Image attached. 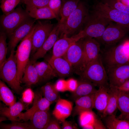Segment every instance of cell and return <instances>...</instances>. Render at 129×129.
I'll use <instances>...</instances> for the list:
<instances>
[{"label": "cell", "mask_w": 129, "mask_h": 129, "mask_svg": "<svg viewBox=\"0 0 129 129\" xmlns=\"http://www.w3.org/2000/svg\"><path fill=\"white\" fill-rule=\"evenodd\" d=\"M81 79L89 81L95 86H108L107 73L100 54L79 74Z\"/></svg>", "instance_id": "obj_1"}, {"label": "cell", "mask_w": 129, "mask_h": 129, "mask_svg": "<svg viewBox=\"0 0 129 129\" xmlns=\"http://www.w3.org/2000/svg\"><path fill=\"white\" fill-rule=\"evenodd\" d=\"M90 16L88 8L80 2L75 10L67 19L61 32L64 37L73 34L85 25Z\"/></svg>", "instance_id": "obj_2"}, {"label": "cell", "mask_w": 129, "mask_h": 129, "mask_svg": "<svg viewBox=\"0 0 129 129\" xmlns=\"http://www.w3.org/2000/svg\"><path fill=\"white\" fill-rule=\"evenodd\" d=\"M111 22L108 19L92 12L83 29L77 34L80 39L87 37L98 39L102 36Z\"/></svg>", "instance_id": "obj_3"}, {"label": "cell", "mask_w": 129, "mask_h": 129, "mask_svg": "<svg viewBox=\"0 0 129 129\" xmlns=\"http://www.w3.org/2000/svg\"><path fill=\"white\" fill-rule=\"evenodd\" d=\"M14 49L11 51L8 58L0 69V77L15 92L19 94L22 90L17 79V69Z\"/></svg>", "instance_id": "obj_4"}, {"label": "cell", "mask_w": 129, "mask_h": 129, "mask_svg": "<svg viewBox=\"0 0 129 129\" xmlns=\"http://www.w3.org/2000/svg\"><path fill=\"white\" fill-rule=\"evenodd\" d=\"M35 28V25L30 32L21 41L15 53L17 69V79L20 83L25 68L30 60L32 49V38Z\"/></svg>", "instance_id": "obj_5"}, {"label": "cell", "mask_w": 129, "mask_h": 129, "mask_svg": "<svg viewBox=\"0 0 129 129\" xmlns=\"http://www.w3.org/2000/svg\"><path fill=\"white\" fill-rule=\"evenodd\" d=\"M92 12L119 24L129 30V14L112 8L102 2L96 4Z\"/></svg>", "instance_id": "obj_6"}, {"label": "cell", "mask_w": 129, "mask_h": 129, "mask_svg": "<svg viewBox=\"0 0 129 129\" xmlns=\"http://www.w3.org/2000/svg\"><path fill=\"white\" fill-rule=\"evenodd\" d=\"M30 17L26 11L19 7L7 15H3L0 18L1 26L8 35L13 32Z\"/></svg>", "instance_id": "obj_7"}, {"label": "cell", "mask_w": 129, "mask_h": 129, "mask_svg": "<svg viewBox=\"0 0 129 129\" xmlns=\"http://www.w3.org/2000/svg\"><path fill=\"white\" fill-rule=\"evenodd\" d=\"M83 45L82 59L79 65L75 70V72L78 75L97 57L100 50L99 43L93 38H84Z\"/></svg>", "instance_id": "obj_8"}, {"label": "cell", "mask_w": 129, "mask_h": 129, "mask_svg": "<svg viewBox=\"0 0 129 129\" xmlns=\"http://www.w3.org/2000/svg\"><path fill=\"white\" fill-rule=\"evenodd\" d=\"M129 30L122 26L111 22L102 36L97 39L107 45L114 44L124 37Z\"/></svg>", "instance_id": "obj_9"}, {"label": "cell", "mask_w": 129, "mask_h": 129, "mask_svg": "<svg viewBox=\"0 0 129 129\" xmlns=\"http://www.w3.org/2000/svg\"><path fill=\"white\" fill-rule=\"evenodd\" d=\"M104 59L107 67L129 63V53L124 49L123 42L108 49Z\"/></svg>", "instance_id": "obj_10"}, {"label": "cell", "mask_w": 129, "mask_h": 129, "mask_svg": "<svg viewBox=\"0 0 129 129\" xmlns=\"http://www.w3.org/2000/svg\"><path fill=\"white\" fill-rule=\"evenodd\" d=\"M54 27L50 23L38 21L35 25L32 38V49L33 54L43 45L49 36Z\"/></svg>", "instance_id": "obj_11"}, {"label": "cell", "mask_w": 129, "mask_h": 129, "mask_svg": "<svg viewBox=\"0 0 129 129\" xmlns=\"http://www.w3.org/2000/svg\"><path fill=\"white\" fill-rule=\"evenodd\" d=\"M109 85L118 88L129 79V63L108 67Z\"/></svg>", "instance_id": "obj_12"}, {"label": "cell", "mask_w": 129, "mask_h": 129, "mask_svg": "<svg viewBox=\"0 0 129 129\" xmlns=\"http://www.w3.org/2000/svg\"><path fill=\"white\" fill-rule=\"evenodd\" d=\"M42 92L35 93L32 106L24 113H21L18 117V120L26 121L31 119L34 114L39 111H48L52 103L44 97Z\"/></svg>", "instance_id": "obj_13"}, {"label": "cell", "mask_w": 129, "mask_h": 129, "mask_svg": "<svg viewBox=\"0 0 129 129\" xmlns=\"http://www.w3.org/2000/svg\"><path fill=\"white\" fill-rule=\"evenodd\" d=\"M35 21L29 19L26 21L10 34L8 48L11 51L14 49L18 43L22 41L31 31Z\"/></svg>", "instance_id": "obj_14"}, {"label": "cell", "mask_w": 129, "mask_h": 129, "mask_svg": "<svg viewBox=\"0 0 129 129\" xmlns=\"http://www.w3.org/2000/svg\"><path fill=\"white\" fill-rule=\"evenodd\" d=\"M82 39L72 44L62 56L75 70L80 64L83 56V39Z\"/></svg>", "instance_id": "obj_15"}, {"label": "cell", "mask_w": 129, "mask_h": 129, "mask_svg": "<svg viewBox=\"0 0 129 129\" xmlns=\"http://www.w3.org/2000/svg\"><path fill=\"white\" fill-rule=\"evenodd\" d=\"M61 30L59 23L54 27L49 36L42 46L33 54L31 60L36 61L44 56L46 53L53 47L55 42L58 39Z\"/></svg>", "instance_id": "obj_16"}, {"label": "cell", "mask_w": 129, "mask_h": 129, "mask_svg": "<svg viewBox=\"0 0 129 129\" xmlns=\"http://www.w3.org/2000/svg\"><path fill=\"white\" fill-rule=\"evenodd\" d=\"M47 61L55 70L58 76L60 77L69 76L72 72V67L63 57H54L52 56Z\"/></svg>", "instance_id": "obj_17"}, {"label": "cell", "mask_w": 129, "mask_h": 129, "mask_svg": "<svg viewBox=\"0 0 129 129\" xmlns=\"http://www.w3.org/2000/svg\"><path fill=\"white\" fill-rule=\"evenodd\" d=\"M73 108L71 102L60 98L56 102L52 114L55 118L62 122L71 115Z\"/></svg>", "instance_id": "obj_18"}, {"label": "cell", "mask_w": 129, "mask_h": 129, "mask_svg": "<svg viewBox=\"0 0 129 129\" xmlns=\"http://www.w3.org/2000/svg\"><path fill=\"white\" fill-rule=\"evenodd\" d=\"M109 86H99L94 95L93 108L102 114L105 110L108 103Z\"/></svg>", "instance_id": "obj_19"}, {"label": "cell", "mask_w": 129, "mask_h": 129, "mask_svg": "<svg viewBox=\"0 0 129 129\" xmlns=\"http://www.w3.org/2000/svg\"><path fill=\"white\" fill-rule=\"evenodd\" d=\"M79 40L76 35L70 37H64L58 39L53 47L52 56L54 57H62L70 47Z\"/></svg>", "instance_id": "obj_20"}, {"label": "cell", "mask_w": 129, "mask_h": 129, "mask_svg": "<svg viewBox=\"0 0 129 129\" xmlns=\"http://www.w3.org/2000/svg\"><path fill=\"white\" fill-rule=\"evenodd\" d=\"M33 63L38 75L39 81H47L58 76L47 61L36 62L34 61Z\"/></svg>", "instance_id": "obj_21"}, {"label": "cell", "mask_w": 129, "mask_h": 129, "mask_svg": "<svg viewBox=\"0 0 129 129\" xmlns=\"http://www.w3.org/2000/svg\"><path fill=\"white\" fill-rule=\"evenodd\" d=\"M94 93L81 97L75 101V105L72 113L73 116L79 115L83 111H92L93 108V99Z\"/></svg>", "instance_id": "obj_22"}, {"label": "cell", "mask_w": 129, "mask_h": 129, "mask_svg": "<svg viewBox=\"0 0 129 129\" xmlns=\"http://www.w3.org/2000/svg\"><path fill=\"white\" fill-rule=\"evenodd\" d=\"M33 62L34 61L30 60L25 68L21 81V82L28 86L39 81L38 75Z\"/></svg>", "instance_id": "obj_23"}, {"label": "cell", "mask_w": 129, "mask_h": 129, "mask_svg": "<svg viewBox=\"0 0 129 129\" xmlns=\"http://www.w3.org/2000/svg\"><path fill=\"white\" fill-rule=\"evenodd\" d=\"M24 108L23 103L21 102H18L9 107L1 108H0V114L11 121H19V116Z\"/></svg>", "instance_id": "obj_24"}, {"label": "cell", "mask_w": 129, "mask_h": 129, "mask_svg": "<svg viewBox=\"0 0 129 129\" xmlns=\"http://www.w3.org/2000/svg\"><path fill=\"white\" fill-rule=\"evenodd\" d=\"M95 86L91 82L81 79L78 81V85L76 90L72 93V98L75 101L81 97L94 94L97 90Z\"/></svg>", "instance_id": "obj_25"}, {"label": "cell", "mask_w": 129, "mask_h": 129, "mask_svg": "<svg viewBox=\"0 0 129 129\" xmlns=\"http://www.w3.org/2000/svg\"><path fill=\"white\" fill-rule=\"evenodd\" d=\"M118 91L117 87L109 85L108 89V103L106 108L102 114L103 117L113 114L117 109Z\"/></svg>", "instance_id": "obj_26"}, {"label": "cell", "mask_w": 129, "mask_h": 129, "mask_svg": "<svg viewBox=\"0 0 129 129\" xmlns=\"http://www.w3.org/2000/svg\"><path fill=\"white\" fill-rule=\"evenodd\" d=\"M80 2V0H67L62 4L59 12L61 18L59 22L61 31L68 18L76 9Z\"/></svg>", "instance_id": "obj_27"}, {"label": "cell", "mask_w": 129, "mask_h": 129, "mask_svg": "<svg viewBox=\"0 0 129 129\" xmlns=\"http://www.w3.org/2000/svg\"><path fill=\"white\" fill-rule=\"evenodd\" d=\"M51 118L48 111H39L30 119V123L33 129H44Z\"/></svg>", "instance_id": "obj_28"}, {"label": "cell", "mask_w": 129, "mask_h": 129, "mask_svg": "<svg viewBox=\"0 0 129 129\" xmlns=\"http://www.w3.org/2000/svg\"><path fill=\"white\" fill-rule=\"evenodd\" d=\"M104 118L107 129H129V121L116 118L113 113Z\"/></svg>", "instance_id": "obj_29"}, {"label": "cell", "mask_w": 129, "mask_h": 129, "mask_svg": "<svg viewBox=\"0 0 129 129\" xmlns=\"http://www.w3.org/2000/svg\"><path fill=\"white\" fill-rule=\"evenodd\" d=\"M117 108L121 113L118 118L122 119L125 116L129 114V91L119 90Z\"/></svg>", "instance_id": "obj_30"}, {"label": "cell", "mask_w": 129, "mask_h": 129, "mask_svg": "<svg viewBox=\"0 0 129 129\" xmlns=\"http://www.w3.org/2000/svg\"><path fill=\"white\" fill-rule=\"evenodd\" d=\"M30 17L35 20L41 19H51L57 16L48 7L33 8L27 12Z\"/></svg>", "instance_id": "obj_31"}, {"label": "cell", "mask_w": 129, "mask_h": 129, "mask_svg": "<svg viewBox=\"0 0 129 129\" xmlns=\"http://www.w3.org/2000/svg\"><path fill=\"white\" fill-rule=\"evenodd\" d=\"M0 98L6 105L11 106L16 102V98L10 89L5 83L0 81Z\"/></svg>", "instance_id": "obj_32"}, {"label": "cell", "mask_w": 129, "mask_h": 129, "mask_svg": "<svg viewBox=\"0 0 129 129\" xmlns=\"http://www.w3.org/2000/svg\"><path fill=\"white\" fill-rule=\"evenodd\" d=\"M41 90L44 97L52 103L60 98L59 92L55 89L54 85L50 83L43 86Z\"/></svg>", "instance_id": "obj_33"}, {"label": "cell", "mask_w": 129, "mask_h": 129, "mask_svg": "<svg viewBox=\"0 0 129 129\" xmlns=\"http://www.w3.org/2000/svg\"><path fill=\"white\" fill-rule=\"evenodd\" d=\"M6 34L1 32L0 34V69L6 61L8 47L6 42Z\"/></svg>", "instance_id": "obj_34"}, {"label": "cell", "mask_w": 129, "mask_h": 129, "mask_svg": "<svg viewBox=\"0 0 129 129\" xmlns=\"http://www.w3.org/2000/svg\"><path fill=\"white\" fill-rule=\"evenodd\" d=\"M79 115V123L82 127L87 124L93 125L97 117L92 111H83Z\"/></svg>", "instance_id": "obj_35"}, {"label": "cell", "mask_w": 129, "mask_h": 129, "mask_svg": "<svg viewBox=\"0 0 129 129\" xmlns=\"http://www.w3.org/2000/svg\"><path fill=\"white\" fill-rule=\"evenodd\" d=\"M21 0H2L0 7L4 15H7L15 10Z\"/></svg>", "instance_id": "obj_36"}, {"label": "cell", "mask_w": 129, "mask_h": 129, "mask_svg": "<svg viewBox=\"0 0 129 129\" xmlns=\"http://www.w3.org/2000/svg\"><path fill=\"white\" fill-rule=\"evenodd\" d=\"M49 0H29L25 4L27 12L35 8H40L48 6Z\"/></svg>", "instance_id": "obj_37"}, {"label": "cell", "mask_w": 129, "mask_h": 129, "mask_svg": "<svg viewBox=\"0 0 129 129\" xmlns=\"http://www.w3.org/2000/svg\"><path fill=\"white\" fill-rule=\"evenodd\" d=\"M0 128L4 129H33L31 123H27L13 122L11 124H1Z\"/></svg>", "instance_id": "obj_38"}, {"label": "cell", "mask_w": 129, "mask_h": 129, "mask_svg": "<svg viewBox=\"0 0 129 129\" xmlns=\"http://www.w3.org/2000/svg\"><path fill=\"white\" fill-rule=\"evenodd\" d=\"M103 3L112 8L129 14V6L124 5L117 0H108Z\"/></svg>", "instance_id": "obj_39"}, {"label": "cell", "mask_w": 129, "mask_h": 129, "mask_svg": "<svg viewBox=\"0 0 129 129\" xmlns=\"http://www.w3.org/2000/svg\"><path fill=\"white\" fill-rule=\"evenodd\" d=\"M35 95V94L31 88H28L24 90L22 93V101L26 103H31L33 101Z\"/></svg>", "instance_id": "obj_40"}, {"label": "cell", "mask_w": 129, "mask_h": 129, "mask_svg": "<svg viewBox=\"0 0 129 129\" xmlns=\"http://www.w3.org/2000/svg\"><path fill=\"white\" fill-rule=\"evenodd\" d=\"M61 0H49L48 6L57 17L61 6Z\"/></svg>", "instance_id": "obj_41"}, {"label": "cell", "mask_w": 129, "mask_h": 129, "mask_svg": "<svg viewBox=\"0 0 129 129\" xmlns=\"http://www.w3.org/2000/svg\"><path fill=\"white\" fill-rule=\"evenodd\" d=\"M54 86L55 89L59 92H64L68 91L66 81L63 79L59 80Z\"/></svg>", "instance_id": "obj_42"}, {"label": "cell", "mask_w": 129, "mask_h": 129, "mask_svg": "<svg viewBox=\"0 0 129 129\" xmlns=\"http://www.w3.org/2000/svg\"><path fill=\"white\" fill-rule=\"evenodd\" d=\"M68 91L72 93L76 90L78 85V81L73 78H70L66 81Z\"/></svg>", "instance_id": "obj_43"}, {"label": "cell", "mask_w": 129, "mask_h": 129, "mask_svg": "<svg viewBox=\"0 0 129 129\" xmlns=\"http://www.w3.org/2000/svg\"><path fill=\"white\" fill-rule=\"evenodd\" d=\"M61 129L59 121L55 118H51L44 129Z\"/></svg>", "instance_id": "obj_44"}, {"label": "cell", "mask_w": 129, "mask_h": 129, "mask_svg": "<svg viewBox=\"0 0 129 129\" xmlns=\"http://www.w3.org/2000/svg\"><path fill=\"white\" fill-rule=\"evenodd\" d=\"M94 129H107L104 125L97 117L93 124Z\"/></svg>", "instance_id": "obj_45"}, {"label": "cell", "mask_w": 129, "mask_h": 129, "mask_svg": "<svg viewBox=\"0 0 129 129\" xmlns=\"http://www.w3.org/2000/svg\"><path fill=\"white\" fill-rule=\"evenodd\" d=\"M61 129H76V127L70 122L64 120L62 122Z\"/></svg>", "instance_id": "obj_46"}, {"label": "cell", "mask_w": 129, "mask_h": 129, "mask_svg": "<svg viewBox=\"0 0 129 129\" xmlns=\"http://www.w3.org/2000/svg\"><path fill=\"white\" fill-rule=\"evenodd\" d=\"M118 88L120 90L129 91V79L126 81Z\"/></svg>", "instance_id": "obj_47"}, {"label": "cell", "mask_w": 129, "mask_h": 129, "mask_svg": "<svg viewBox=\"0 0 129 129\" xmlns=\"http://www.w3.org/2000/svg\"><path fill=\"white\" fill-rule=\"evenodd\" d=\"M82 128V129H94L93 125L92 124H87L85 125Z\"/></svg>", "instance_id": "obj_48"}, {"label": "cell", "mask_w": 129, "mask_h": 129, "mask_svg": "<svg viewBox=\"0 0 129 129\" xmlns=\"http://www.w3.org/2000/svg\"><path fill=\"white\" fill-rule=\"evenodd\" d=\"M123 4L129 6V0H117Z\"/></svg>", "instance_id": "obj_49"}, {"label": "cell", "mask_w": 129, "mask_h": 129, "mask_svg": "<svg viewBox=\"0 0 129 129\" xmlns=\"http://www.w3.org/2000/svg\"><path fill=\"white\" fill-rule=\"evenodd\" d=\"M6 117L2 116L0 117V122L2 121L6 120Z\"/></svg>", "instance_id": "obj_50"}, {"label": "cell", "mask_w": 129, "mask_h": 129, "mask_svg": "<svg viewBox=\"0 0 129 129\" xmlns=\"http://www.w3.org/2000/svg\"><path fill=\"white\" fill-rule=\"evenodd\" d=\"M122 119H124L129 121V114L125 116Z\"/></svg>", "instance_id": "obj_51"}, {"label": "cell", "mask_w": 129, "mask_h": 129, "mask_svg": "<svg viewBox=\"0 0 129 129\" xmlns=\"http://www.w3.org/2000/svg\"><path fill=\"white\" fill-rule=\"evenodd\" d=\"M29 0H21V1L25 4Z\"/></svg>", "instance_id": "obj_52"}, {"label": "cell", "mask_w": 129, "mask_h": 129, "mask_svg": "<svg viewBox=\"0 0 129 129\" xmlns=\"http://www.w3.org/2000/svg\"><path fill=\"white\" fill-rule=\"evenodd\" d=\"M103 0V2H104L108 1V0Z\"/></svg>", "instance_id": "obj_53"}, {"label": "cell", "mask_w": 129, "mask_h": 129, "mask_svg": "<svg viewBox=\"0 0 129 129\" xmlns=\"http://www.w3.org/2000/svg\"></svg>", "instance_id": "obj_54"}, {"label": "cell", "mask_w": 129, "mask_h": 129, "mask_svg": "<svg viewBox=\"0 0 129 129\" xmlns=\"http://www.w3.org/2000/svg\"></svg>", "instance_id": "obj_55"}]
</instances>
